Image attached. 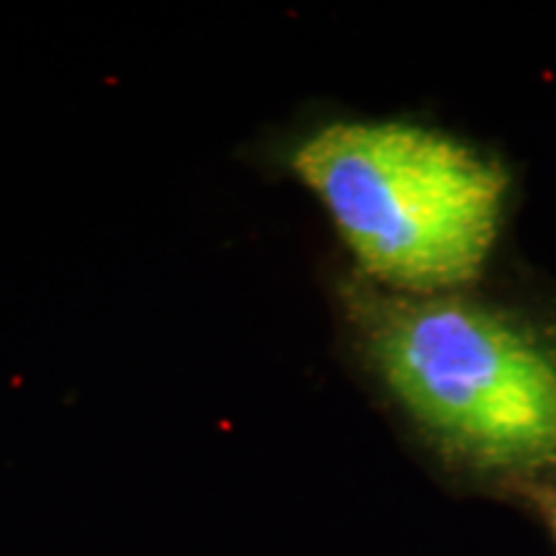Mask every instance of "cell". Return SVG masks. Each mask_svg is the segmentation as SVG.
Returning a JSON list of instances; mask_svg holds the SVG:
<instances>
[{
    "label": "cell",
    "instance_id": "cell-2",
    "mask_svg": "<svg viewBox=\"0 0 556 556\" xmlns=\"http://www.w3.org/2000/svg\"><path fill=\"white\" fill-rule=\"evenodd\" d=\"M289 163L374 287L467 291L495 253L510 173L467 139L402 119H336Z\"/></svg>",
    "mask_w": 556,
    "mask_h": 556
},
{
    "label": "cell",
    "instance_id": "cell-1",
    "mask_svg": "<svg viewBox=\"0 0 556 556\" xmlns=\"http://www.w3.org/2000/svg\"><path fill=\"white\" fill-rule=\"evenodd\" d=\"M348 328L368 371L448 462L531 490L556 477V336L471 296L397 294L348 278Z\"/></svg>",
    "mask_w": 556,
    "mask_h": 556
},
{
    "label": "cell",
    "instance_id": "cell-3",
    "mask_svg": "<svg viewBox=\"0 0 556 556\" xmlns=\"http://www.w3.org/2000/svg\"><path fill=\"white\" fill-rule=\"evenodd\" d=\"M523 495L533 505V510L539 513L541 523L546 526L556 544V486H531V490H523Z\"/></svg>",
    "mask_w": 556,
    "mask_h": 556
}]
</instances>
